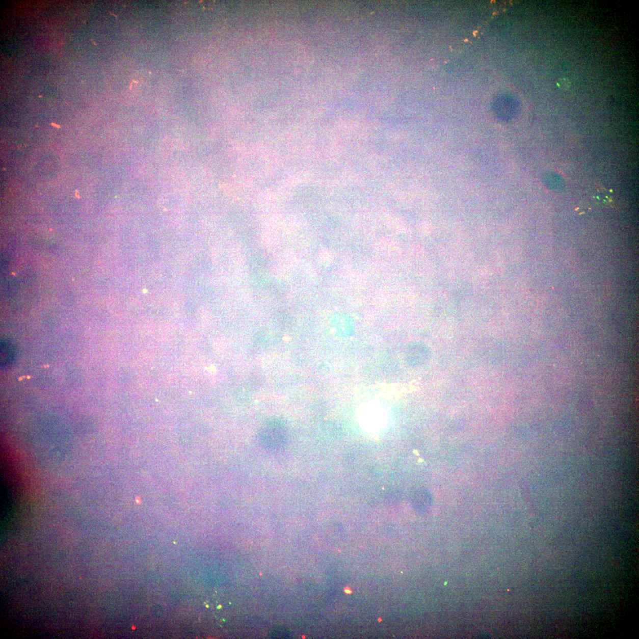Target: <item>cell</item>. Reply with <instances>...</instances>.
I'll return each instance as SVG.
<instances>
[{"label":"cell","instance_id":"cell-4","mask_svg":"<svg viewBox=\"0 0 639 639\" xmlns=\"http://www.w3.org/2000/svg\"><path fill=\"white\" fill-rule=\"evenodd\" d=\"M51 125H52V126H54V127H57V128H60V127H60V126H59V125H58V124H55V123H51Z\"/></svg>","mask_w":639,"mask_h":639},{"label":"cell","instance_id":"cell-2","mask_svg":"<svg viewBox=\"0 0 639 639\" xmlns=\"http://www.w3.org/2000/svg\"><path fill=\"white\" fill-rule=\"evenodd\" d=\"M1 367L7 369L12 366L17 358V348L12 341L2 340L1 341Z\"/></svg>","mask_w":639,"mask_h":639},{"label":"cell","instance_id":"cell-1","mask_svg":"<svg viewBox=\"0 0 639 639\" xmlns=\"http://www.w3.org/2000/svg\"><path fill=\"white\" fill-rule=\"evenodd\" d=\"M288 429L280 418H273L264 423L258 433L259 442L264 449L278 451L288 442Z\"/></svg>","mask_w":639,"mask_h":639},{"label":"cell","instance_id":"cell-3","mask_svg":"<svg viewBox=\"0 0 639 639\" xmlns=\"http://www.w3.org/2000/svg\"><path fill=\"white\" fill-rule=\"evenodd\" d=\"M423 350V348L418 345H414V346L410 348L408 352H407V358L409 361L412 363H417L423 361L425 358V351Z\"/></svg>","mask_w":639,"mask_h":639}]
</instances>
